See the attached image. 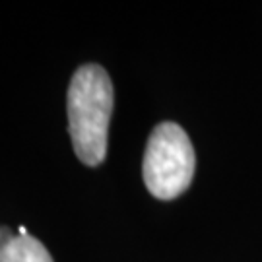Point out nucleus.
<instances>
[{
  "mask_svg": "<svg viewBox=\"0 0 262 262\" xmlns=\"http://www.w3.org/2000/svg\"><path fill=\"white\" fill-rule=\"evenodd\" d=\"M196 158L190 138L175 122H161L151 130L144 154V183L159 200H173L188 188Z\"/></svg>",
  "mask_w": 262,
  "mask_h": 262,
  "instance_id": "obj_2",
  "label": "nucleus"
},
{
  "mask_svg": "<svg viewBox=\"0 0 262 262\" xmlns=\"http://www.w3.org/2000/svg\"><path fill=\"white\" fill-rule=\"evenodd\" d=\"M0 262H53L47 247L31 235H16L0 249Z\"/></svg>",
  "mask_w": 262,
  "mask_h": 262,
  "instance_id": "obj_3",
  "label": "nucleus"
},
{
  "mask_svg": "<svg viewBox=\"0 0 262 262\" xmlns=\"http://www.w3.org/2000/svg\"><path fill=\"white\" fill-rule=\"evenodd\" d=\"M16 235H18V233H14L10 227H4V225H0V249H2V247H6V245H8L10 241L16 237Z\"/></svg>",
  "mask_w": 262,
  "mask_h": 262,
  "instance_id": "obj_4",
  "label": "nucleus"
},
{
  "mask_svg": "<svg viewBox=\"0 0 262 262\" xmlns=\"http://www.w3.org/2000/svg\"><path fill=\"white\" fill-rule=\"evenodd\" d=\"M113 113V84L101 66L84 64L68 85V132L76 156L95 167L107 156V132Z\"/></svg>",
  "mask_w": 262,
  "mask_h": 262,
  "instance_id": "obj_1",
  "label": "nucleus"
}]
</instances>
